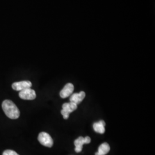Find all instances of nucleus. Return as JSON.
Returning <instances> with one entry per match:
<instances>
[{"label":"nucleus","instance_id":"obj_1","mask_svg":"<svg viewBox=\"0 0 155 155\" xmlns=\"http://www.w3.org/2000/svg\"><path fill=\"white\" fill-rule=\"evenodd\" d=\"M2 107L6 116L11 119L15 120L20 116L18 107L11 100H5L2 104Z\"/></svg>","mask_w":155,"mask_h":155},{"label":"nucleus","instance_id":"obj_2","mask_svg":"<svg viewBox=\"0 0 155 155\" xmlns=\"http://www.w3.org/2000/svg\"><path fill=\"white\" fill-rule=\"evenodd\" d=\"M77 105L72 102L64 104L62 106V110H61V114L63 116V118L65 120L68 119L70 114L75 110L77 109Z\"/></svg>","mask_w":155,"mask_h":155},{"label":"nucleus","instance_id":"obj_3","mask_svg":"<svg viewBox=\"0 0 155 155\" xmlns=\"http://www.w3.org/2000/svg\"><path fill=\"white\" fill-rule=\"evenodd\" d=\"M38 140L40 143L45 147L51 148L54 144V141L48 133L41 132L39 134Z\"/></svg>","mask_w":155,"mask_h":155},{"label":"nucleus","instance_id":"obj_4","mask_svg":"<svg viewBox=\"0 0 155 155\" xmlns=\"http://www.w3.org/2000/svg\"><path fill=\"white\" fill-rule=\"evenodd\" d=\"M91 142V139L89 136H86V137H79L74 141V145L75 146V150L76 152L79 153L82 151L83 148V145L85 144H89Z\"/></svg>","mask_w":155,"mask_h":155},{"label":"nucleus","instance_id":"obj_5","mask_svg":"<svg viewBox=\"0 0 155 155\" xmlns=\"http://www.w3.org/2000/svg\"><path fill=\"white\" fill-rule=\"evenodd\" d=\"M20 98L25 100H33L36 97V94L34 90L29 88L21 90L19 93Z\"/></svg>","mask_w":155,"mask_h":155},{"label":"nucleus","instance_id":"obj_6","mask_svg":"<svg viewBox=\"0 0 155 155\" xmlns=\"http://www.w3.org/2000/svg\"><path fill=\"white\" fill-rule=\"evenodd\" d=\"M32 83L30 81H25L18 82H15L12 84V88L16 91H21L24 89H29L32 87Z\"/></svg>","mask_w":155,"mask_h":155},{"label":"nucleus","instance_id":"obj_7","mask_svg":"<svg viewBox=\"0 0 155 155\" xmlns=\"http://www.w3.org/2000/svg\"><path fill=\"white\" fill-rule=\"evenodd\" d=\"M74 90V86L72 83H68L66 84L63 89L60 92V96L62 98H66L71 95Z\"/></svg>","mask_w":155,"mask_h":155},{"label":"nucleus","instance_id":"obj_8","mask_svg":"<svg viewBox=\"0 0 155 155\" xmlns=\"http://www.w3.org/2000/svg\"><path fill=\"white\" fill-rule=\"evenodd\" d=\"M85 96L86 94L84 91H81L79 93H74L70 97V102L76 104L78 105L82 102V101L85 98Z\"/></svg>","mask_w":155,"mask_h":155},{"label":"nucleus","instance_id":"obj_9","mask_svg":"<svg viewBox=\"0 0 155 155\" xmlns=\"http://www.w3.org/2000/svg\"><path fill=\"white\" fill-rule=\"evenodd\" d=\"M105 122L104 120H101L98 122H95L93 124L94 131L97 133L104 134L105 132Z\"/></svg>","mask_w":155,"mask_h":155},{"label":"nucleus","instance_id":"obj_10","mask_svg":"<svg viewBox=\"0 0 155 155\" xmlns=\"http://www.w3.org/2000/svg\"><path fill=\"white\" fill-rule=\"evenodd\" d=\"M110 146L107 143L101 144L98 148V151L95 153V155H106L110 151Z\"/></svg>","mask_w":155,"mask_h":155},{"label":"nucleus","instance_id":"obj_11","mask_svg":"<svg viewBox=\"0 0 155 155\" xmlns=\"http://www.w3.org/2000/svg\"><path fill=\"white\" fill-rule=\"evenodd\" d=\"M2 155H19L15 151L12 150H8L3 152Z\"/></svg>","mask_w":155,"mask_h":155}]
</instances>
